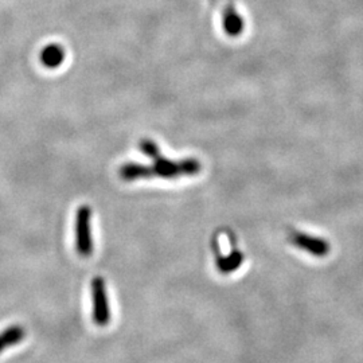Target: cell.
<instances>
[{
	"label": "cell",
	"instance_id": "9",
	"mask_svg": "<svg viewBox=\"0 0 363 363\" xmlns=\"http://www.w3.org/2000/svg\"><path fill=\"white\" fill-rule=\"evenodd\" d=\"M65 60V50L61 45H48L40 52V62L46 66L48 69H55L61 65Z\"/></svg>",
	"mask_w": 363,
	"mask_h": 363
},
{
	"label": "cell",
	"instance_id": "4",
	"mask_svg": "<svg viewBox=\"0 0 363 363\" xmlns=\"http://www.w3.org/2000/svg\"><path fill=\"white\" fill-rule=\"evenodd\" d=\"M288 240L295 247L308 252L315 257H325L330 253V244L319 237H312L310 234L301 233L295 229L288 230Z\"/></svg>",
	"mask_w": 363,
	"mask_h": 363
},
{
	"label": "cell",
	"instance_id": "6",
	"mask_svg": "<svg viewBox=\"0 0 363 363\" xmlns=\"http://www.w3.org/2000/svg\"><path fill=\"white\" fill-rule=\"evenodd\" d=\"M214 253H216V257H217V268L220 273L223 274H228V273H232L235 269H238L244 261V255L233 247L232 253L229 256H220V252L217 249H214Z\"/></svg>",
	"mask_w": 363,
	"mask_h": 363
},
{
	"label": "cell",
	"instance_id": "7",
	"mask_svg": "<svg viewBox=\"0 0 363 363\" xmlns=\"http://www.w3.org/2000/svg\"><path fill=\"white\" fill-rule=\"evenodd\" d=\"M26 337V330L19 325H10L0 333V354L13 346L19 345Z\"/></svg>",
	"mask_w": 363,
	"mask_h": 363
},
{
	"label": "cell",
	"instance_id": "1",
	"mask_svg": "<svg viewBox=\"0 0 363 363\" xmlns=\"http://www.w3.org/2000/svg\"><path fill=\"white\" fill-rule=\"evenodd\" d=\"M140 150L144 154L150 156L154 160V166L151 167L154 177H160V178H178V177H191L201 171V163L196 159H186L182 162H172L166 159L164 156L160 155L159 148L152 140L144 139L139 144Z\"/></svg>",
	"mask_w": 363,
	"mask_h": 363
},
{
	"label": "cell",
	"instance_id": "2",
	"mask_svg": "<svg viewBox=\"0 0 363 363\" xmlns=\"http://www.w3.org/2000/svg\"><path fill=\"white\" fill-rule=\"evenodd\" d=\"M91 301H93V322L100 327H105L111 322V307L106 294V286L103 277L91 280Z\"/></svg>",
	"mask_w": 363,
	"mask_h": 363
},
{
	"label": "cell",
	"instance_id": "5",
	"mask_svg": "<svg viewBox=\"0 0 363 363\" xmlns=\"http://www.w3.org/2000/svg\"><path fill=\"white\" fill-rule=\"evenodd\" d=\"M222 22H223V28L230 37H238L242 30H244V21L238 15L235 7H234V0H226L225 9H223V15H222Z\"/></svg>",
	"mask_w": 363,
	"mask_h": 363
},
{
	"label": "cell",
	"instance_id": "8",
	"mask_svg": "<svg viewBox=\"0 0 363 363\" xmlns=\"http://www.w3.org/2000/svg\"><path fill=\"white\" fill-rule=\"evenodd\" d=\"M118 174L123 181L127 182L154 177L151 166H144L139 163H125L124 166H121V169H118Z\"/></svg>",
	"mask_w": 363,
	"mask_h": 363
},
{
	"label": "cell",
	"instance_id": "3",
	"mask_svg": "<svg viewBox=\"0 0 363 363\" xmlns=\"http://www.w3.org/2000/svg\"><path fill=\"white\" fill-rule=\"evenodd\" d=\"M91 211L89 206H81L76 216V247L82 257H89L93 252L91 241Z\"/></svg>",
	"mask_w": 363,
	"mask_h": 363
}]
</instances>
